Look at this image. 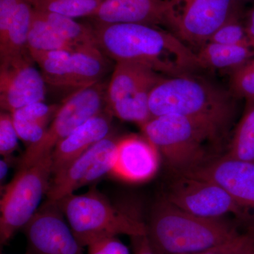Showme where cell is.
<instances>
[{
    "label": "cell",
    "mask_w": 254,
    "mask_h": 254,
    "mask_svg": "<svg viewBox=\"0 0 254 254\" xmlns=\"http://www.w3.org/2000/svg\"><path fill=\"white\" fill-rule=\"evenodd\" d=\"M93 29L99 49L116 63L140 64L165 77L192 74L201 69L196 52L160 26L94 23Z\"/></svg>",
    "instance_id": "obj_1"
},
{
    "label": "cell",
    "mask_w": 254,
    "mask_h": 254,
    "mask_svg": "<svg viewBox=\"0 0 254 254\" xmlns=\"http://www.w3.org/2000/svg\"><path fill=\"white\" fill-rule=\"evenodd\" d=\"M238 100L226 89L194 73L165 77L152 90V117L177 115L205 127L222 141L230 133L238 110Z\"/></svg>",
    "instance_id": "obj_2"
},
{
    "label": "cell",
    "mask_w": 254,
    "mask_h": 254,
    "mask_svg": "<svg viewBox=\"0 0 254 254\" xmlns=\"http://www.w3.org/2000/svg\"><path fill=\"white\" fill-rule=\"evenodd\" d=\"M146 227V236L157 254L198 253L239 233L223 218L192 215L165 198L157 202Z\"/></svg>",
    "instance_id": "obj_3"
},
{
    "label": "cell",
    "mask_w": 254,
    "mask_h": 254,
    "mask_svg": "<svg viewBox=\"0 0 254 254\" xmlns=\"http://www.w3.org/2000/svg\"><path fill=\"white\" fill-rule=\"evenodd\" d=\"M141 128L179 175L213 159L210 149L219 148L222 142L205 127L180 115L154 117Z\"/></svg>",
    "instance_id": "obj_4"
},
{
    "label": "cell",
    "mask_w": 254,
    "mask_h": 254,
    "mask_svg": "<svg viewBox=\"0 0 254 254\" xmlns=\"http://www.w3.org/2000/svg\"><path fill=\"white\" fill-rule=\"evenodd\" d=\"M56 201L83 247L119 235H146L147 227L141 220L112 204L95 187L83 194L71 193Z\"/></svg>",
    "instance_id": "obj_5"
},
{
    "label": "cell",
    "mask_w": 254,
    "mask_h": 254,
    "mask_svg": "<svg viewBox=\"0 0 254 254\" xmlns=\"http://www.w3.org/2000/svg\"><path fill=\"white\" fill-rule=\"evenodd\" d=\"M53 175L52 154L18 170L0 202V243L6 245L24 227L40 208Z\"/></svg>",
    "instance_id": "obj_6"
},
{
    "label": "cell",
    "mask_w": 254,
    "mask_h": 254,
    "mask_svg": "<svg viewBox=\"0 0 254 254\" xmlns=\"http://www.w3.org/2000/svg\"><path fill=\"white\" fill-rule=\"evenodd\" d=\"M106 83L100 81L81 88L68 96L55 114L39 141L28 146L18 163V170L28 168L37 160L52 154L56 145L82 124L107 107Z\"/></svg>",
    "instance_id": "obj_7"
},
{
    "label": "cell",
    "mask_w": 254,
    "mask_h": 254,
    "mask_svg": "<svg viewBox=\"0 0 254 254\" xmlns=\"http://www.w3.org/2000/svg\"><path fill=\"white\" fill-rule=\"evenodd\" d=\"M164 78L163 75L140 64L116 63L107 88V108L113 116L141 127L153 118L150 94Z\"/></svg>",
    "instance_id": "obj_8"
},
{
    "label": "cell",
    "mask_w": 254,
    "mask_h": 254,
    "mask_svg": "<svg viewBox=\"0 0 254 254\" xmlns=\"http://www.w3.org/2000/svg\"><path fill=\"white\" fill-rule=\"evenodd\" d=\"M241 9L235 0H167L166 28L196 52Z\"/></svg>",
    "instance_id": "obj_9"
},
{
    "label": "cell",
    "mask_w": 254,
    "mask_h": 254,
    "mask_svg": "<svg viewBox=\"0 0 254 254\" xmlns=\"http://www.w3.org/2000/svg\"><path fill=\"white\" fill-rule=\"evenodd\" d=\"M165 198L177 208L201 218H222L232 213L247 218L245 210L226 190L203 179L179 175Z\"/></svg>",
    "instance_id": "obj_10"
},
{
    "label": "cell",
    "mask_w": 254,
    "mask_h": 254,
    "mask_svg": "<svg viewBox=\"0 0 254 254\" xmlns=\"http://www.w3.org/2000/svg\"><path fill=\"white\" fill-rule=\"evenodd\" d=\"M119 139L110 134L53 175L47 192L48 199H61L110 174L116 159Z\"/></svg>",
    "instance_id": "obj_11"
},
{
    "label": "cell",
    "mask_w": 254,
    "mask_h": 254,
    "mask_svg": "<svg viewBox=\"0 0 254 254\" xmlns=\"http://www.w3.org/2000/svg\"><path fill=\"white\" fill-rule=\"evenodd\" d=\"M107 57L96 46H86L74 51H60L47 60V83L58 88L76 90L100 81L108 71Z\"/></svg>",
    "instance_id": "obj_12"
},
{
    "label": "cell",
    "mask_w": 254,
    "mask_h": 254,
    "mask_svg": "<svg viewBox=\"0 0 254 254\" xmlns=\"http://www.w3.org/2000/svg\"><path fill=\"white\" fill-rule=\"evenodd\" d=\"M23 230L30 254H84L55 200L43 203Z\"/></svg>",
    "instance_id": "obj_13"
},
{
    "label": "cell",
    "mask_w": 254,
    "mask_h": 254,
    "mask_svg": "<svg viewBox=\"0 0 254 254\" xmlns=\"http://www.w3.org/2000/svg\"><path fill=\"white\" fill-rule=\"evenodd\" d=\"M34 63L30 53L1 61L0 106L4 112L44 101L47 83Z\"/></svg>",
    "instance_id": "obj_14"
},
{
    "label": "cell",
    "mask_w": 254,
    "mask_h": 254,
    "mask_svg": "<svg viewBox=\"0 0 254 254\" xmlns=\"http://www.w3.org/2000/svg\"><path fill=\"white\" fill-rule=\"evenodd\" d=\"M203 179L224 189L245 210L247 218L254 213V163L225 155L213 158L183 175Z\"/></svg>",
    "instance_id": "obj_15"
},
{
    "label": "cell",
    "mask_w": 254,
    "mask_h": 254,
    "mask_svg": "<svg viewBox=\"0 0 254 254\" xmlns=\"http://www.w3.org/2000/svg\"><path fill=\"white\" fill-rule=\"evenodd\" d=\"M160 153L143 135H129L119 139L116 159L110 175L127 182L141 183L155 176Z\"/></svg>",
    "instance_id": "obj_16"
},
{
    "label": "cell",
    "mask_w": 254,
    "mask_h": 254,
    "mask_svg": "<svg viewBox=\"0 0 254 254\" xmlns=\"http://www.w3.org/2000/svg\"><path fill=\"white\" fill-rule=\"evenodd\" d=\"M167 0H104L94 23H141L166 27Z\"/></svg>",
    "instance_id": "obj_17"
},
{
    "label": "cell",
    "mask_w": 254,
    "mask_h": 254,
    "mask_svg": "<svg viewBox=\"0 0 254 254\" xmlns=\"http://www.w3.org/2000/svg\"><path fill=\"white\" fill-rule=\"evenodd\" d=\"M113 114L108 108L90 118L60 142L52 153L53 175L110 134Z\"/></svg>",
    "instance_id": "obj_18"
},
{
    "label": "cell",
    "mask_w": 254,
    "mask_h": 254,
    "mask_svg": "<svg viewBox=\"0 0 254 254\" xmlns=\"http://www.w3.org/2000/svg\"><path fill=\"white\" fill-rule=\"evenodd\" d=\"M201 69L232 71L254 58L252 44L229 45L207 43L196 51Z\"/></svg>",
    "instance_id": "obj_19"
},
{
    "label": "cell",
    "mask_w": 254,
    "mask_h": 254,
    "mask_svg": "<svg viewBox=\"0 0 254 254\" xmlns=\"http://www.w3.org/2000/svg\"><path fill=\"white\" fill-rule=\"evenodd\" d=\"M33 9L28 0L20 4L10 25L6 39L0 45V61L29 54L28 38L33 17Z\"/></svg>",
    "instance_id": "obj_20"
},
{
    "label": "cell",
    "mask_w": 254,
    "mask_h": 254,
    "mask_svg": "<svg viewBox=\"0 0 254 254\" xmlns=\"http://www.w3.org/2000/svg\"><path fill=\"white\" fill-rule=\"evenodd\" d=\"M83 46H76L64 38L34 9L28 38L29 53L74 51Z\"/></svg>",
    "instance_id": "obj_21"
},
{
    "label": "cell",
    "mask_w": 254,
    "mask_h": 254,
    "mask_svg": "<svg viewBox=\"0 0 254 254\" xmlns=\"http://www.w3.org/2000/svg\"><path fill=\"white\" fill-rule=\"evenodd\" d=\"M226 155L254 163V99L245 100L243 113L232 132Z\"/></svg>",
    "instance_id": "obj_22"
},
{
    "label": "cell",
    "mask_w": 254,
    "mask_h": 254,
    "mask_svg": "<svg viewBox=\"0 0 254 254\" xmlns=\"http://www.w3.org/2000/svg\"><path fill=\"white\" fill-rule=\"evenodd\" d=\"M36 11L55 31L70 43L78 46H98L93 27L82 24L75 21L74 18L63 15Z\"/></svg>",
    "instance_id": "obj_23"
},
{
    "label": "cell",
    "mask_w": 254,
    "mask_h": 254,
    "mask_svg": "<svg viewBox=\"0 0 254 254\" xmlns=\"http://www.w3.org/2000/svg\"><path fill=\"white\" fill-rule=\"evenodd\" d=\"M33 9L76 18L91 17L104 0H28Z\"/></svg>",
    "instance_id": "obj_24"
},
{
    "label": "cell",
    "mask_w": 254,
    "mask_h": 254,
    "mask_svg": "<svg viewBox=\"0 0 254 254\" xmlns=\"http://www.w3.org/2000/svg\"><path fill=\"white\" fill-rule=\"evenodd\" d=\"M245 14L243 9L237 11L212 35L208 42L229 46L252 44L246 31Z\"/></svg>",
    "instance_id": "obj_25"
},
{
    "label": "cell",
    "mask_w": 254,
    "mask_h": 254,
    "mask_svg": "<svg viewBox=\"0 0 254 254\" xmlns=\"http://www.w3.org/2000/svg\"><path fill=\"white\" fill-rule=\"evenodd\" d=\"M229 88L238 99H254V58L230 72Z\"/></svg>",
    "instance_id": "obj_26"
},
{
    "label": "cell",
    "mask_w": 254,
    "mask_h": 254,
    "mask_svg": "<svg viewBox=\"0 0 254 254\" xmlns=\"http://www.w3.org/2000/svg\"><path fill=\"white\" fill-rule=\"evenodd\" d=\"M60 105H48L44 101L26 105L11 113L13 120L41 123L49 127Z\"/></svg>",
    "instance_id": "obj_27"
},
{
    "label": "cell",
    "mask_w": 254,
    "mask_h": 254,
    "mask_svg": "<svg viewBox=\"0 0 254 254\" xmlns=\"http://www.w3.org/2000/svg\"><path fill=\"white\" fill-rule=\"evenodd\" d=\"M254 242V232L238 233L220 245L193 254H247Z\"/></svg>",
    "instance_id": "obj_28"
},
{
    "label": "cell",
    "mask_w": 254,
    "mask_h": 254,
    "mask_svg": "<svg viewBox=\"0 0 254 254\" xmlns=\"http://www.w3.org/2000/svg\"><path fill=\"white\" fill-rule=\"evenodd\" d=\"M18 136L11 113L1 112L0 115V153L9 158L18 148Z\"/></svg>",
    "instance_id": "obj_29"
},
{
    "label": "cell",
    "mask_w": 254,
    "mask_h": 254,
    "mask_svg": "<svg viewBox=\"0 0 254 254\" xmlns=\"http://www.w3.org/2000/svg\"><path fill=\"white\" fill-rule=\"evenodd\" d=\"M13 120V119H12ZM18 138L27 143L28 146L37 143L43 138L48 127L43 124L13 120Z\"/></svg>",
    "instance_id": "obj_30"
},
{
    "label": "cell",
    "mask_w": 254,
    "mask_h": 254,
    "mask_svg": "<svg viewBox=\"0 0 254 254\" xmlns=\"http://www.w3.org/2000/svg\"><path fill=\"white\" fill-rule=\"evenodd\" d=\"M88 248V254H131L128 247L117 236L96 241Z\"/></svg>",
    "instance_id": "obj_31"
},
{
    "label": "cell",
    "mask_w": 254,
    "mask_h": 254,
    "mask_svg": "<svg viewBox=\"0 0 254 254\" xmlns=\"http://www.w3.org/2000/svg\"><path fill=\"white\" fill-rule=\"evenodd\" d=\"M24 0H0V45L4 43L18 6Z\"/></svg>",
    "instance_id": "obj_32"
},
{
    "label": "cell",
    "mask_w": 254,
    "mask_h": 254,
    "mask_svg": "<svg viewBox=\"0 0 254 254\" xmlns=\"http://www.w3.org/2000/svg\"><path fill=\"white\" fill-rule=\"evenodd\" d=\"M133 250L134 254H157L150 245L146 235L133 237Z\"/></svg>",
    "instance_id": "obj_33"
},
{
    "label": "cell",
    "mask_w": 254,
    "mask_h": 254,
    "mask_svg": "<svg viewBox=\"0 0 254 254\" xmlns=\"http://www.w3.org/2000/svg\"><path fill=\"white\" fill-rule=\"evenodd\" d=\"M245 25L247 36L254 46V6L250 11L245 12Z\"/></svg>",
    "instance_id": "obj_34"
},
{
    "label": "cell",
    "mask_w": 254,
    "mask_h": 254,
    "mask_svg": "<svg viewBox=\"0 0 254 254\" xmlns=\"http://www.w3.org/2000/svg\"><path fill=\"white\" fill-rule=\"evenodd\" d=\"M9 158H4L0 160V181L1 183L4 181L5 178L7 176L9 168Z\"/></svg>",
    "instance_id": "obj_35"
},
{
    "label": "cell",
    "mask_w": 254,
    "mask_h": 254,
    "mask_svg": "<svg viewBox=\"0 0 254 254\" xmlns=\"http://www.w3.org/2000/svg\"><path fill=\"white\" fill-rule=\"evenodd\" d=\"M235 1H236L237 4L242 5V6H243V4L246 2H250V1L254 2V0H235Z\"/></svg>",
    "instance_id": "obj_36"
},
{
    "label": "cell",
    "mask_w": 254,
    "mask_h": 254,
    "mask_svg": "<svg viewBox=\"0 0 254 254\" xmlns=\"http://www.w3.org/2000/svg\"><path fill=\"white\" fill-rule=\"evenodd\" d=\"M247 254H254V242L251 247L250 249H249L248 252H247Z\"/></svg>",
    "instance_id": "obj_37"
}]
</instances>
